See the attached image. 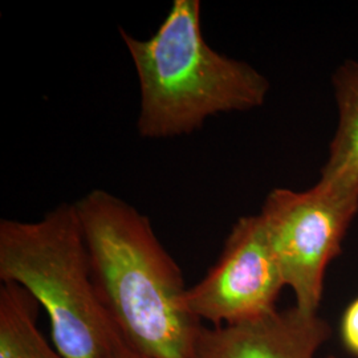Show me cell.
Masks as SVG:
<instances>
[{
  "label": "cell",
  "instance_id": "4",
  "mask_svg": "<svg viewBox=\"0 0 358 358\" xmlns=\"http://www.w3.org/2000/svg\"><path fill=\"white\" fill-rule=\"evenodd\" d=\"M358 211V179H321L306 192L275 189L259 214L296 307L317 312L325 272Z\"/></svg>",
  "mask_w": 358,
  "mask_h": 358
},
{
  "label": "cell",
  "instance_id": "7",
  "mask_svg": "<svg viewBox=\"0 0 358 358\" xmlns=\"http://www.w3.org/2000/svg\"><path fill=\"white\" fill-rule=\"evenodd\" d=\"M40 308L22 285L0 284V358H65L38 331Z\"/></svg>",
  "mask_w": 358,
  "mask_h": 358
},
{
  "label": "cell",
  "instance_id": "2",
  "mask_svg": "<svg viewBox=\"0 0 358 358\" xmlns=\"http://www.w3.org/2000/svg\"><path fill=\"white\" fill-rule=\"evenodd\" d=\"M201 13L199 0H174L150 38H134L120 28L138 76L142 138L187 136L210 117L247 112L267 99V77L210 47Z\"/></svg>",
  "mask_w": 358,
  "mask_h": 358
},
{
  "label": "cell",
  "instance_id": "6",
  "mask_svg": "<svg viewBox=\"0 0 358 358\" xmlns=\"http://www.w3.org/2000/svg\"><path fill=\"white\" fill-rule=\"evenodd\" d=\"M331 334L317 312L294 306L235 325L202 327L192 358H316Z\"/></svg>",
  "mask_w": 358,
  "mask_h": 358
},
{
  "label": "cell",
  "instance_id": "1",
  "mask_svg": "<svg viewBox=\"0 0 358 358\" xmlns=\"http://www.w3.org/2000/svg\"><path fill=\"white\" fill-rule=\"evenodd\" d=\"M75 206L94 284L125 344L149 358H192L203 325L149 217L103 189Z\"/></svg>",
  "mask_w": 358,
  "mask_h": 358
},
{
  "label": "cell",
  "instance_id": "8",
  "mask_svg": "<svg viewBox=\"0 0 358 358\" xmlns=\"http://www.w3.org/2000/svg\"><path fill=\"white\" fill-rule=\"evenodd\" d=\"M338 127L321 179H358V63L348 60L333 76Z\"/></svg>",
  "mask_w": 358,
  "mask_h": 358
},
{
  "label": "cell",
  "instance_id": "5",
  "mask_svg": "<svg viewBox=\"0 0 358 358\" xmlns=\"http://www.w3.org/2000/svg\"><path fill=\"white\" fill-rule=\"evenodd\" d=\"M285 287L260 215L239 217L217 263L187 289V306L211 327L256 320L278 310Z\"/></svg>",
  "mask_w": 358,
  "mask_h": 358
},
{
  "label": "cell",
  "instance_id": "9",
  "mask_svg": "<svg viewBox=\"0 0 358 358\" xmlns=\"http://www.w3.org/2000/svg\"><path fill=\"white\" fill-rule=\"evenodd\" d=\"M340 334L346 350L358 358V297L348 306L343 315Z\"/></svg>",
  "mask_w": 358,
  "mask_h": 358
},
{
  "label": "cell",
  "instance_id": "10",
  "mask_svg": "<svg viewBox=\"0 0 358 358\" xmlns=\"http://www.w3.org/2000/svg\"><path fill=\"white\" fill-rule=\"evenodd\" d=\"M109 358H149L146 357V356H143L141 353H138V352H136L134 349H131L130 346L127 345V344H122V345L120 346L117 350H115V353L110 356Z\"/></svg>",
  "mask_w": 358,
  "mask_h": 358
},
{
  "label": "cell",
  "instance_id": "3",
  "mask_svg": "<svg viewBox=\"0 0 358 358\" xmlns=\"http://www.w3.org/2000/svg\"><path fill=\"white\" fill-rule=\"evenodd\" d=\"M0 280L38 300L65 358H109L125 344L94 284L75 203L35 222L0 220Z\"/></svg>",
  "mask_w": 358,
  "mask_h": 358
}]
</instances>
